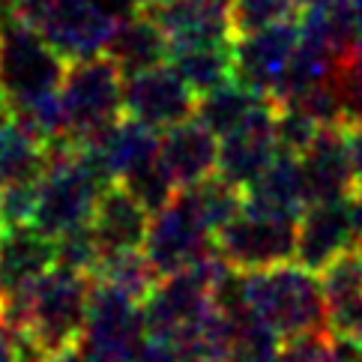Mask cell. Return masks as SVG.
I'll list each match as a JSON object with an SVG mask.
<instances>
[{
  "mask_svg": "<svg viewBox=\"0 0 362 362\" xmlns=\"http://www.w3.org/2000/svg\"><path fill=\"white\" fill-rule=\"evenodd\" d=\"M351 216H354V234H356V245L362 249V180L356 183L354 195H351Z\"/></svg>",
  "mask_w": 362,
  "mask_h": 362,
  "instance_id": "d590c367",
  "label": "cell"
},
{
  "mask_svg": "<svg viewBox=\"0 0 362 362\" xmlns=\"http://www.w3.org/2000/svg\"><path fill=\"white\" fill-rule=\"evenodd\" d=\"M320 288L327 296L329 329L362 339V249L354 245L320 269Z\"/></svg>",
  "mask_w": 362,
  "mask_h": 362,
  "instance_id": "ac0fdd59",
  "label": "cell"
},
{
  "mask_svg": "<svg viewBox=\"0 0 362 362\" xmlns=\"http://www.w3.org/2000/svg\"><path fill=\"white\" fill-rule=\"evenodd\" d=\"M273 123H276V99H273V108L264 111L257 120H252L249 126H243L225 138H218V171L216 174L240 189L252 186L257 174L279 153Z\"/></svg>",
  "mask_w": 362,
  "mask_h": 362,
  "instance_id": "9a60e30c",
  "label": "cell"
},
{
  "mask_svg": "<svg viewBox=\"0 0 362 362\" xmlns=\"http://www.w3.org/2000/svg\"><path fill=\"white\" fill-rule=\"evenodd\" d=\"M300 165L312 204L351 198L359 183L351 165V153H347L344 126H323L320 135L312 141V147L300 156Z\"/></svg>",
  "mask_w": 362,
  "mask_h": 362,
  "instance_id": "5bb4252c",
  "label": "cell"
},
{
  "mask_svg": "<svg viewBox=\"0 0 362 362\" xmlns=\"http://www.w3.org/2000/svg\"><path fill=\"white\" fill-rule=\"evenodd\" d=\"M281 335L264 323L249 308L234 315V335H230L228 362H279Z\"/></svg>",
  "mask_w": 362,
  "mask_h": 362,
  "instance_id": "cb8c5ba5",
  "label": "cell"
},
{
  "mask_svg": "<svg viewBox=\"0 0 362 362\" xmlns=\"http://www.w3.org/2000/svg\"><path fill=\"white\" fill-rule=\"evenodd\" d=\"M276 144L284 153H293V156H303V153L312 147V141L320 135V123L315 117L300 108L291 105V102H276Z\"/></svg>",
  "mask_w": 362,
  "mask_h": 362,
  "instance_id": "4316f807",
  "label": "cell"
},
{
  "mask_svg": "<svg viewBox=\"0 0 362 362\" xmlns=\"http://www.w3.org/2000/svg\"><path fill=\"white\" fill-rule=\"evenodd\" d=\"M93 276L66 267H51L36 279L28 293L4 305V317L42 354L54 356L81 341Z\"/></svg>",
  "mask_w": 362,
  "mask_h": 362,
  "instance_id": "6da1fadb",
  "label": "cell"
},
{
  "mask_svg": "<svg viewBox=\"0 0 362 362\" xmlns=\"http://www.w3.org/2000/svg\"><path fill=\"white\" fill-rule=\"evenodd\" d=\"M9 12H12V0H0V21H4Z\"/></svg>",
  "mask_w": 362,
  "mask_h": 362,
  "instance_id": "60d3db41",
  "label": "cell"
},
{
  "mask_svg": "<svg viewBox=\"0 0 362 362\" xmlns=\"http://www.w3.org/2000/svg\"><path fill=\"white\" fill-rule=\"evenodd\" d=\"M245 279V305L281 339L300 332L329 329L327 296L320 279L303 264L288 261L267 269H249Z\"/></svg>",
  "mask_w": 362,
  "mask_h": 362,
  "instance_id": "7a4b0ae2",
  "label": "cell"
},
{
  "mask_svg": "<svg viewBox=\"0 0 362 362\" xmlns=\"http://www.w3.org/2000/svg\"><path fill=\"white\" fill-rule=\"evenodd\" d=\"M300 9H323V6H332L335 0H296Z\"/></svg>",
  "mask_w": 362,
  "mask_h": 362,
  "instance_id": "f35d334b",
  "label": "cell"
},
{
  "mask_svg": "<svg viewBox=\"0 0 362 362\" xmlns=\"http://www.w3.org/2000/svg\"><path fill=\"white\" fill-rule=\"evenodd\" d=\"M87 0H12V16L28 21L42 36L54 33L69 16H75Z\"/></svg>",
  "mask_w": 362,
  "mask_h": 362,
  "instance_id": "f1b7e54d",
  "label": "cell"
},
{
  "mask_svg": "<svg viewBox=\"0 0 362 362\" xmlns=\"http://www.w3.org/2000/svg\"><path fill=\"white\" fill-rule=\"evenodd\" d=\"M228 4H230V0H228Z\"/></svg>",
  "mask_w": 362,
  "mask_h": 362,
  "instance_id": "7bdbcfd3",
  "label": "cell"
},
{
  "mask_svg": "<svg viewBox=\"0 0 362 362\" xmlns=\"http://www.w3.org/2000/svg\"><path fill=\"white\" fill-rule=\"evenodd\" d=\"M351 6H354V16L359 21V30H362V0H351Z\"/></svg>",
  "mask_w": 362,
  "mask_h": 362,
  "instance_id": "ab89813d",
  "label": "cell"
},
{
  "mask_svg": "<svg viewBox=\"0 0 362 362\" xmlns=\"http://www.w3.org/2000/svg\"><path fill=\"white\" fill-rule=\"evenodd\" d=\"M269 108H273V96L257 93V90L245 87L243 81L234 78V81L210 90V93H201L195 117L210 129L216 138H225L230 132H237V129L249 126Z\"/></svg>",
  "mask_w": 362,
  "mask_h": 362,
  "instance_id": "ffe728a7",
  "label": "cell"
},
{
  "mask_svg": "<svg viewBox=\"0 0 362 362\" xmlns=\"http://www.w3.org/2000/svg\"><path fill=\"white\" fill-rule=\"evenodd\" d=\"M168 63L198 96L210 93V90L234 81V40L171 48Z\"/></svg>",
  "mask_w": 362,
  "mask_h": 362,
  "instance_id": "7402d4cb",
  "label": "cell"
},
{
  "mask_svg": "<svg viewBox=\"0 0 362 362\" xmlns=\"http://www.w3.org/2000/svg\"><path fill=\"white\" fill-rule=\"evenodd\" d=\"M329 362H362V339L359 335L329 329Z\"/></svg>",
  "mask_w": 362,
  "mask_h": 362,
  "instance_id": "1f68e13d",
  "label": "cell"
},
{
  "mask_svg": "<svg viewBox=\"0 0 362 362\" xmlns=\"http://www.w3.org/2000/svg\"><path fill=\"white\" fill-rule=\"evenodd\" d=\"M57 264L54 237L36 225L0 228V312Z\"/></svg>",
  "mask_w": 362,
  "mask_h": 362,
  "instance_id": "7c38bea8",
  "label": "cell"
},
{
  "mask_svg": "<svg viewBox=\"0 0 362 362\" xmlns=\"http://www.w3.org/2000/svg\"><path fill=\"white\" fill-rule=\"evenodd\" d=\"M300 45V21L234 36V78L257 93H273Z\"/></svg>",
  "mask_w": 362,
  "mask_h": 362,
  "instance_id": "8fae6325",
  "label": "cell"
},
{
  "mask_svg": "<svg viewBox=\"0 0 362 362\" xmlns=\"http://www.w3.org/2000/svg\"><path fill=\"white\" fill-rule=\"evenodd\" d=\"M245 201L267 206V210H281L291 216H300L312 201H308V189H305V177H303V165L300 156L293 153L279 150L273 162H269L252 186H245Z\"/></svg>",
  "mask_w": 362,
  "mask_h": 362,
  "instance_id": "44dd1931",
  "label": "cell"
},
{
  "mask_svg": "<svg viewBox=\"0 0 362 362\" xmlns=\"http://www.w3.org/2000/svg\"><path fill=\"white\" fill-rule=\"evenodd\" d=\"M150 210L123 183H108L90 216V228L102 252H135L144 249L150 230Z\"/></svg>",
  "mask_w": 362,
  "mask_h": 362,
  "instance_id": "e0dca14e",
  "label": "cell"
},
{
  "mask_svg": "<svg viewBox=\"0 0 362 362\" xmlns=\"http://www.w3.org/2000/svg\"><path fill=\"white\" fill-rule=\"evenodd\" d=\"M300 12L303 9L296 0H230L228 4L234 36L257 33L284 21H300Z\"/></svg>",
  "mask_w": 362,
  "mask_h": 362,
  "instance_id": "d4e9b609",
  "label": "cell"
},
{
  "mask_svg": "<svg viewBox=\"0 0 362 362\" xmlns=\"http://www.w3.org/2000/svg\"><path fill=\"white\" fill-rule=\"evenodd\" d=\"M344 141H347V153H351L354 174H356V180H362V126L344 123Z\"/></svg>",
  "mask_w": 362,
  "mask_h": 362,
  "instance_id": "e575fe53",
  "label": "cell"
},
{
  "mask_svg": "<svg viewBox=\"0 0 362 362\" xmlns=\"http://www.w3.org/2000/svg\"><path fill=\"white\" fill-rule=\"evenodd\" d=\"M356 245L351 198L315 201L300 213L296 225V264H303L312 273H320L335 257Z\"/></svg>",
  "mask_w": 362,
  "mask_h": 362,
  "instance_id": "9c48e42d",
  "label": "cell"
},
{
  "mask_svg": "<svg viewBox=\"0 0 362 362\" xmlns=\"http://www.w3.org/2000/svg\"><path fill=\"white\" fill-rule=\"evenodd\" d=\"M105 54L117 63L123 75H135V72L159 66V63H168L171 42H168L165 30L159 28V21L153 18V12L138 9L120 21Z\"/></svg>",
  "mask_w": 362,
  "mask_h": 362,
  "instance_id": "d6986e66",
  "label": "cell"
},
{
  "mask_svg": "<svg viewBox=\"0 0 362 362\" xmlns=\"http://www.w3.org/2000/svg\"><path fill=\"white\" fill-rule=\"evenodd\" d=\"M147 9L159 21L171 48L234 40L228 0H165V4Z\"/></svg>",
  "mask_w": 362,
  "mask_h": 362,
  "instance_id": "2e32d148",
  "label": "cell"
},
{
  "mask_svg": "<svg viewBox=\"0 0 362 362\" xmlns=\"http://www.w3.org/2000/svg\"><path fill=\"white\" fill-rule=\"evenodd\" d=\"M105 186L108 180L99 174V168L90 162L78 144L54 141L48 144V165L40 177L33 225L45 230L48 237L87 225Z\"/></svg>",
  "mask_w": 362,
  "mask_h": 362,
  "instance_id": "3957f363",
  "label": "cell"
},
{
  "mask_svg": "<svg viewBox=\"0 0 362 362\" xmlns=\"http://www.w3.org/2000/svg\"><path fill=\"white\" fill-rule=\"evenodd\" d=\"M296 225L300 216L245 201L243 210L216 234V249L243 273L288 264L296 257Z\"/></svg>",
  "mask_w": 362,
  "mask_h": 362,
  "instance_id": "8992f818",
  "label": "cell"
},
{
  "mask_svg": "<svg viewBox=\"0 0 362 362\" xmlns=\"http://www.w3.org/2000/svg\"><path fill=\"white\" fill-rule=\"evenodd\" d=\"M216 249V234L201 218L189 192L180 189L171 204L150 216L144 255L159 276L180 273Z\"/></svg>",
  "mask_w": 362,
  "mask_h": 362,
  "instance_id": "52a82bcc",
  "label": "cell"
},
{
  "mask_svg": "<svg viewBox=\"0 0 362 362\" xmlns=\"http://www.w3.org/2000/svg\"><path fill=\"white\" fill-rule=\"evenodd\" d=\"M102 245L93 234V228L78 225V228H69L63 234L54 237V257L57 264L54 267H66V269H78V273H96V267L102 261Z\"/></svg>",
  "mask_w": 362,
  "mask_h": 362,
  "instance_id": "484cf974",
  "label": "cell"
},
{
  "mask_svg": "<svg viewBox=\"0 0 362 362\" xmlns=\"http://www.w3.org/2000/svg\"><path fill=\"white\" fill-rule=\"evenodd\" d=\"M123 186L132 192V195L144 204L150 213H156V210H162L165 204H171L177 198V192H180V186L174 183V177L168 174V168L162 165V159H153L150 165L138 168L135 174H129L123 180Z\"/></svg>",
  "mask_w": 362,
  "mask_h": 362,
  "instance_id": "83f0119b",
  "label": "cell"
},
{
  "mask_svg": "<svg viewBox=\"0 0 362 362\" xmlns=\"http://www.w3.org/2000/svg\"><path fill=\"white\" fill-rule=\"evenodd\" d=\"M159 159L180 189L198 186L218 171V138L198 117H189L159 135Z\"/></svg>",
  "mask_w": 362,
  "mask_h": 362,
  "instance_id": "4fadbf2b",
  "label": "cell"
},
{
  "mask_svg": "<svg viewBox=\"0 0 362 362\" xmlns=\"http://www.w3.org/2000/svg\"><path fill=\"white\" fill-rule=\"evenodd\" d=\"M159 4H165V0H147V6H159ZM144 6V9H147Z\"/></svg>",
  "mask_w": 362,
  "mask_h": 362,
  "instance_id": "b9f144b4",
  "label": "cell"
},
{
  "mask_svg": "<svg viewBox=\"0 0 362 362\" xmlns=\"http://www.w3.org/2000/svg\"><path fill=\"white\" fill-rule=\"evenodd\" d=\"M279 362H329V329L300 332L281 339Z\"/></svg>",
  "mask_w": 362,
  "mask_h": 362,
  "instance_id": "4dcf8cb0",
  "label": "cell"
},
{
  "mask_svg": "<svg viewBox=\"0 0 362 362\" xmlns=\"http://www.w3.org/2000/svg\"><path fill=\"white\" fill-rule=\"evenodd\" d=\"M51 362H90V359L84 356L81 344H72V347H66V351H60V354L51 356Z\"/></svg>",
  "mask_w": 362,
  "mask_h": 362,
  "instance_id": "74e56055",
  "label": "cell"
},
{
  "mask_svg": "<svg viewBox=\"0 0 362 362\" xmlns=\"http://www.w3.org/2000/svg\"><path fill=\"white\" fill-rule=\"evenodd\" d=\"M0 362H21V332L0 312Z\"/></svg>",
  "mask_w": 362,
  "mask_h": 362,
  "instance_id": "836d02e7",
  "label": "cell"
},
{
  "mask_svg": "<svg viewBox=\"0 0 362 362\" xmlns=\"http://www.w3.org/2000/svg\"><path fill=\"white\" fill-rule=\"evenodd\" d=\"M40 180L33 183H4L0 186V228L33 225Z\"/></svg>",
  "mask_w": 362,
  "mask_h": 362,
  "instance_id": "f546056e",
  "label": "cell"
},
{
  "mask_svg": "<svg viewBox=\"0 0 362 362\" xmlns=\"http://www.w3.org/2000/svg\"><path fill=\"white\" fill-rule=\"evenodd\" d=\"M69 60L28 21L9 16L0 21V93L12 111L48 93H57Z\"/></svg>",
  "mask_w": 362,
  "mask_h": 362,
  "instance_id": "277c9868",
  "label": "cell"
},
{
  "mask_svg": "<svg viewBox=\"0 0 362 362\" xmlns=\"http://www.w3.org/2000/svg\"><path fill=\"white\" fill-rule=\"evenodd\" d=\"M66 141L84 144L123 117V72L108 54L72 60L60 84Z\"/></svg>",
  "mask_w": 362,
  "mask_h": 362,
  "instance_id": "5b68a950",
  "label": "cell"
},
{
  "mask_svg": "<svg viewBox=\"0 0 362 362\" xmlns=\"http://www.w3.org/2000/svg\"><path fill=\"white\" fill-rule=\"evenodd\" d=\"M135 362H180V354L174 341H165V339H156V335H147L141 351L135 356Z\"/></svg>",
  "mask_w": 362,
  "mask_h": 362,
  "instance_id": "d6a6232c",
  "label": "cell"
},
{
  "mask_svg": "<svg viewBox=\"0 0 362 362\" xmlns=\"http://www.w3.org/2000/svg\"><path fill=\"white\" fill-rule=\"evenodd\" d=\"M159 135L162 132H156L153 126L123 114L120 120H114L108 129H102L99 135L78 147L87 153L90 162L99 168V174L108 183H123L138 168L159 159Z\"/></svg>",
  "mask_w": 362,
  "mask_h": 362,
  "instance_id": "30bf717a",
  "label": "cell"
},
{
  "mask_svg": "<svg viewBox=\"0 0 362 362\" xmlns=\"http://www.w3.org/2000/svg\"><path fill=\"white\" fill-rule=\"evenodd\" d=\"M111 12H117L120 18H126V16H132V12H138V9H144L147 6V0H102Z\"/></svg>",
  "mask_w": 362,
  "mask_h": 362,
  "instance_id": "8d00e7d4",
  "label": "cell"
},
{
  "mask_svg": "<svg viewBox=\"0 0 362 362\" xmlns=\"http://www.w3.org/2000/svg\"><path fill=\"white\" fill-rule=\"evenodd\" d=\"M93 279L105 281V284H111V288H117V291H123V293H129V296H135V300L144 303L162 276L147 261L144 249H135V252H108V255H102Z\"/></svg>",
  "mask_w": 362,
  "mask_h": 362,
  "instance_id": "603a6c76",
  "label": "cell"
},
{
  "mask_svg": "<svg viewBox=\"0 0 362 362\" xmlns=\"http://www.w3.org/2000/svg\"><path fill=\"white\" fill-rule=\"evenodd\" d=\"M198 93L177 75L171 63L123 75V114L165 132L177 123L195 117Z\"/></svg>",
  "mask_w": 362,
  "mask_h": 362,
  "instance_id": "ba28073f",
  "label": "cell"
}]
</instances>
